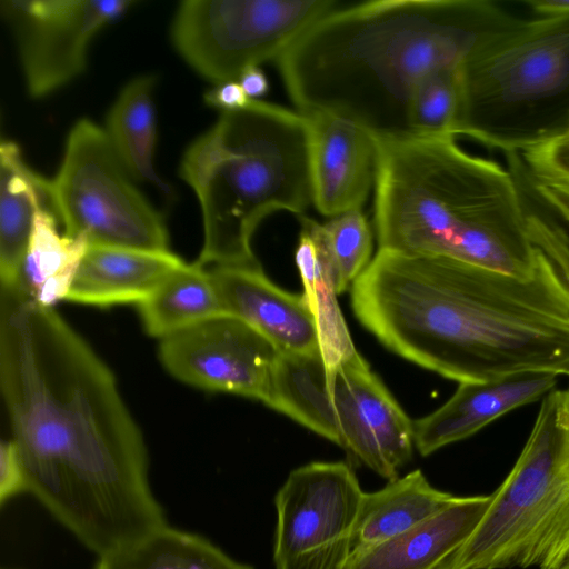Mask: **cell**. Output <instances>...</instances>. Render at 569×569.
<instances>
[{"mask_svg": "<svg viewBox=\"0 0 569 569\" xmlns=\"http://www.w3.org/2000/svg\"><path fill=\"white\" fill-rule=\"evenodd\" d=\"M520 279L449 256L378 250L351 286L356 318L398 356L459 383L569 372V291L538 250Z\"/></svg>", "mask_w": 569, "mask_h": 569, "instance_id": "cell-2", "label": "cell"}, {"mask_svg": "<svg viewBox=\"0 0 569 569\" xmlns=\"http://www.w3.org/2000/svg\"><path fill=\"white\" fill-rule=\"evenodd\" d=\"M373 222L379 250L449 256L520 279L533 276L531 243L508 168L453 137H377Z\"/></svg>", "mask_w": 569, "mask_h": 569, "instance_id": "cell-4", "label": "cell"}, {"mask_svg": "<svg viewBox=\"0 0 569 569\" xmlns=\"http://www.w3.org/2000/svg\"><path fill=\"white\" fill-rule=\"evenodd\" d=\"M332 0H186L171 24L184 61L218 84L237 81L249 67L278 60Z\"/></svg>", "mask_w": 569, "mask_h": 569, "instance_id": "cell-10", "label": "cell"}, {"mask_svg": "<svg viewBox=\"0 0 569 569\" xmlns=\"http://www.w3.org/2000/svg\"><path fill=\"white\" fill-rule=\"evenodd\" d=\"M204 101L221 111H232L244 108L251 100L238 81H226L209 90L204 94Z\"/></svg>", "mask_w": 569, "mask_h": 569, "instance_id": "cell-32", "label": "cell"}, {"mask_svg": "<svg viewBox=\"0 0 569 569\" xmlns=\"http://www.w3.org/2000/svg\"><path fill=\"white\" fill-rule=\"evenodd\" d=\"M456 137L522 152L569 126V17L521 19L460 66Z\"/></svg>", "mask_w": 569, "mask_h": 569, "instance_id": "cell-6", "label": "cell"}, {"mask_svg": "<svg viewBox=\"0 0 569 569\" xmlns=\"http://www.w3.org/2000/svg\"><path fill=\"white\" fill-rule=\"evenodd\" d=\"M457 496L435 488L416 469L373 492L360 502L351 542V556L379 545L433 516Z\"/></svg>", "mask_w": 569, "mask_h": 569, "instance_id": "cell-19", "label": "cell"}, {"mask_svg": "<svg viewBox=\"0 0 569 569\" xmlns=\"http://www.w3.org/2000/svg\"><path fill=\"white\" fill-rule=\"evenodd\" d=\"M491 495L457 496L415 527L351 556L346 569H440L472 533Z\"/></svg>", "mask_w": 569, "mask_h": 569, "instance_id": "cell-17", "label": "cell"}, {"mask_svg": "<svg viewBox=\"0 0 569 569\" xmlns=\"http://www.w3.org/2000/svg\"><path fill=\"white\" fill-rule=\"evenodd\" d=\"M526 4L538 17H569V0H529Z\"/></svg>", "mask_w": 569, "mask_h": 569, "instance_id": "cell-34", "label": "cell"}, {"mask_svg": "<svg viewBox=\"0 0 569 569\" xmlns=\"http://www.w3.org/2000/svg\"><path fill=\"white\" fill-rule=\"evenodd\" d=\"M459 67H443L417 84L408 111L409 136L453 137L460 104Z\"/></svg>", "mask_w": 569, "mask_h": 569, "instance_id": "cell-28", "label": "cell"}, {"mask_svg": "<svg viewBox=\"0 0 569 569\" xmlns=\"http://www.w3.org/2000/svg\"><path fill=\"white\" fill-rule=\"evenodd\" d=\"M0 390L33 495L99 557L167 526L117 379L51 306L0 289Z\"/></svg>", "mask_w": 569, "mask_h": 569, "instance_id": "cell-1", "label": "cell"}, {"mask_svg": "<svg viewBox=\"0 0 569 569\" xmlns=\"http://www.w3.org/2000/svg\"><path fill=\"white\" fill-rule=\"evenodd\" d=\"M136 2L131 0H2L27 90L52 93L79 77L92 39Z\"/></svg>", "mask_w": 569, "mask_h": 569, "instance_id": "cell-12", "label": "cell"}, {"mask_svg": "<svg viewBox=\"0 0 569 569\" xmlns=\"http://www.w3.org/2000/svg\"><path fill=\"white\" fill-rule=\"evenodd\" d=\"M48 179L23 161L11 140L0 144V280L12 286L19 274L30 241L39 206L50 201Z\"/></svg>", "mask_w": 569, "mask_h": 569, "instance_id": "cell-20", "label": "cell"}, {"mask_svg": "<svg viewBox=\"0 0 569 569\" xmlns=\"http://www.w3.org/2000/svg\"><path fill=\"white\" fill-rule=\"evenodd\" d=\"M184 263L170 250L89 246L64 300L93 306L139 305Z\"/></svg>", "mask_w": 569, "mask_h": 569, "instance_id": "cell-18", "label": "cell"}, {"mask_svg": "<svg viewBox=\"0 0 569 569\" xmlns=\"http://www.w3.org/2000/svg\"><path fill=\"white\" fill-rule=\"evenodd\" d=\"M557 569H569V557Z\"/></svg>", "mask_w": 569, "mask_h": 569, "instance_id": "cell-36", "label": "cell"}, {"mask_svg": "<svg viewBox=\"0 0 569 569\" xmlns=\"http://www.w3.org/2000/svg\"><path fill=\"white\" fill-rule=\"evenodd\" d=\"M519 154L536 180L569 193V126L557 137Z\"/></svg>", "mask_w": 569, "mask_h": 569, "instance_id": "cell-30", "label": "cell"}, {"mask_svg": "<svg viewBox=\"0 0 569 569\" xmlns=\"http://www.w3.org/2000/svg\"><path fill=\"white\" fill-rule=\"evenodd\" d=\"M179 174L201 209L203 244L194 262L258 264L251 239L260 222L278 210L301 216L312 203L308 118L261 100L221 111L188 147Z\"/></svg>", "mask_w": 569, "mask_h": 569, "instance_id": "cell-5", "label": "cell"}, {"mask_svg": "<svg viewBox=\"0 0 569 569\" xmlns=\"http://www.w3.org/2000/svg\"><path fill=\"white\" fill-rule=\"evenodd\" d=\"M296 263L305 288L303 296L317 323L322 357L327 367H333L357 350L339 309L332 282L320 262L312 239L303 229L296 250Z\"/></svg>", "mask_w": 569, "mask_h": 569, "instance_id": "cell-27", "label": "cell"}, {"mask_svg": "<svg viewBox=\"0 0 569 569\" xmlns=\"http://www.w3.org/2000/svg\"><path fill=\"white\" fill-rule=\"evenodd\" d=\"M21 492H27L23 463L14 441L11 438L3 439L0 446L1 505Z\"/></svg>", "mask_w": 569, "mask_h": 569, "instance_id": "cell-31", "label": "cell"}, {"mask_svg": "<svg viewBox=\"0 0 569 569\" xmlns=\"http://www.w3.org/2000/svg\"><path fill=\"white\" fill-rule=\"evenodd\" d=\"M51 201L37 209L32 232L18 278L12 286L32 300L51 306L64 300L89 244L61 234Z\"/></svg>", "mask_w": 569, "mask_h": 569, "instance_id": "cell-21", "label": "cell"}, {"mask_svg": "<svg viewBox=\"0 0 569 569\" xmlns=\"http://www.w3.org/2000/svg\"><path fill=\"white\" fill-rule=\"evenodd\" d=\"M363 493L342 461L290 471L274 496V569H346Z\"/></svg>", "mask_w": 569, "mask_h": 569, "instance_id": "cell-11", "label": "cell"}, {"mask_svg": "<svg viewBox=\"0 0 569 569\" xmlns=\"http://www.w3.org/2000/svg\"><path fill=\"white\" fill-rule=\"evenodd\" d=\"M99 558L94 569H254L207 538L168 525Z\"/></svg>", "mask_w": 569, "mask_h": 569, "instance_id": "cell-24", "label": "cell"}, {"mask_svg": "<svg viewBox=\"0 0 569 569\" xmlns=\"http://www.w3.org/2000/svg\"><path fill=\"white\" fill-rule=\"evenodd\" d=\"M568 457L565 391L553 389L542 398L527 442L491 493L483 517L440 569L529 568L557 475Z\"/></svg>", "mask_w": 569, "mask_h": 569, "instance_id": "cell-9", "label": "cell"}, {"mask_svg": "<svg viewBox=\"0 0 569 569\" xmlns=\"http://www.w3.org/2000/svg\"><path fill=\"white\" fill-rule=\"evenodd\" d=\"M301 229L312 239L321 264L337 295L342 293L369 266L372 231L361 209L332 217L325 223L298 216Z\"/></svg>", "mask_w": 569, "mask_h": 569, "instance_id": "cell-26", "label": "cell"}, {"mask_svg": "<svg viewBox=\"0 0 569 569\" xmlns=\"http://www.w3.org/2000/svg\"><path fill=\"white\" fill-rule=\"evenodd\" d=\"M506 160L529 239L551 262L569 291V193L536 180L518 153L507 154Z\"/></svg>", "mask_w": 569, "mask_h": 569, "instance_id": "cell-25", "label": "cell"}, {"mask_svg": "<svg viewBox=\"0 0 569 569\" xmlns=\"http://www.w3.org/2000/svg\"><path fill=\"white\" fill-rule=\"evenodd\" d=\"M144 330L160 340L224 313L210 272L184 263L141 303Z\"/></svg>", "mask_w": 569, "mask_h": 569, "instance_id": "cell-22", "label": "cell"}, {"mask_svg": "<svg viewBox=\"0 0 569 569\" xmlns=\"http://www.w3.org/2000/svg\"><path fill=\"white\" fill-rule=\"evenodd\" d=\"M558 375L523 372L481 383H459L440 408L413 422V443L421 456L463 440L521 406L555 389Z\"/></svg>", "mask_w": 569, "mask_h": 569, "instance_id": "cell-16", "label": "cell"}, {"mask_svg": "<svg viewBox=\"0 0 569 569\" xmlns=\"http://www.w3.org/2000/svg\"><path fill=\"white\" fill-rule=\"evenodd\" d=\"M207 270L224 313L246 321L280 352L320 350L317 323L303 293H291L277 287L259 264Z\"/></svg>", "mask_w": 569, "mask_h": 569, "instance_id": "cell-15", "label": "cell"}, {"mask_svg": "<svg viewBox=\"0 0 569 569\" xmlns=\"http://www.w3.org/2000/svg\"><path fill=\"white\" fill-rule=\"evenodd\" d=\"M305 116L309 122L312 203L331 218L361 209L375 186L373 134L332 114Z\"/></svg>", "mask_w": 569, "mask_h": 569, "instance_id": "cell-14", "label": "cell"}, {"mask_svg": "<svg viewBox=\"0 0 569 569\" xmlns=\"http://www.w3.org/2000/svg\"><path fill=\"white\" fill-rule=\"evenodd\" d=\"M102 128L87 118L71 128L61 166L48 182L64 234L89 246L169 250L162 216L131 181Z\"/></svg>", "mask_w": 569, "mask_h": 569, "instance_id": "cell-8", "label": "cell"}, {"mask_svg": "<svg viewBox=\"0 0 569 569\" xmlns=\"http://www.w3.org/2000/svg\"><path fill=\"white\" fill-rule=\"evenodd\" d=\"M569 376V372L567 373ZM565 391V403H566V410L568 416V422H569V386Z\"/></svg>", "mask_w": 569, "mask_h": 569, "instance_id": "cell-35", "label": "cell"}, {"mask_svg": "<svg viewBox=\"0 0 569 569\" xmlns=\"http://www.w3.org/2000/svg\"><path fill=\"white\" fill-rule=\"evenodd\" d=\"M153 87L151 76L130 80L109 110L106 132L132 178L153 183L170 194V187L159 178L153 166L157 142Z\"/></svg>", "mask_w": 569, "mask_h": 569, "instance_id": "cell-23", "label": "cell"}, {"mask_svg": "<svg viewBox=\"0 0 569 569\" xmlns=\"http://www.w3.org/2000/svg\"><path fill=\"white\" fill-rule=\"evenodd\" d=\"M272 403L388 481L412 458L413 422L358 351L333 367L319 352L286 359Z\"/></svg>", "mask_w": 569, "mask_h": 569, "instance_id": "cell-7", "label": "cell"}, {"mask_svg": "<svg viewBox=\"0 0 569 569\" xmlns=\"http://www.w3.org/2000/svg\"><path fill=\"white\" fill-rule=\"evenodd\" d=\"M569 557V458L556 485L548 520L532 552L529 568L557 569Z\"/></svg>", "mask_w": 569, "mask_h": 569, "instance_id": "cell-29", "label": "cell"}, {"mask_svg": "<svg viewBox=\"0 0 569 569\" xmlns=\"http://www.w3.org/2000/svg\"><path fill=\"white\" fill-rule=\"evenodd\" d=\"M279 350L258 330L229 313L160 340L159 357L178 380L264 402Z\"/></svg>", "mask_w": 569, "mask_h": 569, "instance_id": "cell-13", "label": "cell"}, {"mask_svg": "<svg viewBox=\"0 0 569 569\" xmlns=\"http://www.w3.org/2000/svg\"><path fill=\"white\" fill-rule=\"evenodd\" d=\"M250 100H258L269 90V82L259 67H249L237 80Z\"/></svg>", "mask_w": 569, "mask_h": 569, "instance_id": "cell-33", "label": "cell"}, {"mask_svg": "<svg viewBox=\"0 0 569 569\" xmlns=\"http://www.w3.org/2000/svg\"><path fill=\"white\" fill-rule=\"evenodd\" d=\"M522 18L488 0H377L333 9L277 60L299 112L409 136L412 93L429 72L459 67Z\"/></svg>", "mask_w": 569, "mask_h": 569, "instance_id": "cell-3", "label": "cell"}]
</instances>
